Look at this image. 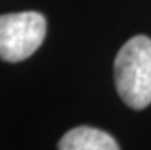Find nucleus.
<instances>
[{
	"label": "nucleus",
	"mask_w": 151,
	"mask_h": 150,
	"mask_svg": "<svg viewBox=\"0 0 151 150\" xmlns=\"http://www.w3.org/2000/svg\"><path fill=\"white\" fill-rule=\"evenodd\" d=\"M58 149L61 150H118L119 146L111 135L107 132L88 127V126H79L60 139Z\"/></svg>",
	"instance_id": "3"
},
{
	"label": "nucleus",
	"mask_w": 151,
	"mask_h": 150,
	"mask_svg": "<svg viewBox=\"0 0 151 150\" xmlns=\"http://www.w3.org/2000/svg\"><path fill=\"white\" fill-rule=\"evenodd\" d=\"M114 84L121 100L131 109L151 104V38L136 35L114 58Z\"/></svg>",
	"instance_id": "1"
},
{
	"label": "nucleus",
	"mask_w": 151,
	"mask_h": 150,
	"mask_svg": "<svg viewBox=\"0 0 151 150\" xmlns=\"http://www.w3.org/2000/svg\"><path fill=\"white\" fill-rule=\"evenodd\" d=\"M46 19L35 11L0 15V58L17 63L29 58L46 37Z\"/></svg>",
	"instance_id": "2"
}]
</instances>
